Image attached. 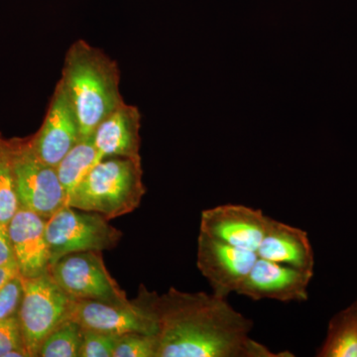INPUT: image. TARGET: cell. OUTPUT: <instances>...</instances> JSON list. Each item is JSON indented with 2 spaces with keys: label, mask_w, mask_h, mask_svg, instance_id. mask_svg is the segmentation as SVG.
Returning a JSON list of instances; mask_svg holds the SVG:
<instances>
[{
  "label": "cell",
  "mask_w": 357,
  "mask_h": 357,
  "mask_svg": "<svg viewBox=\"0 0 357 357\" xmlns=\"http://www.w3.org/2000/svg\"><path fill=\"white\" fill-rule=\"evenodd\" d=\"M256 253L269 261L314 271V249L307 232L272 218Z\"/></svg>",
  "instance_id": "obj_15"
},
{
  "label": "cell",
  "mask_w": 357,
  "mask_h": 357,
  "mask_svg": "<svg viewBox=\"0 0 357 357\" xmlns=\"http://www.w3.org/2000/svg\"><path fill=\"white\" fill-rule=\"evenodd\" d=\"M319 357H357V305L356 302L333 317Z\"/></svg>",
  "instance_id": "obj_16"
},
{
  "label": "cell",
  "mask_w": 357,
  "mask_h": 357,
  "mask_svg": "<svg viewBox=\"0 0 357 357\" xmlns=\"http://www.w3.org/2000/svg\"><path fill=\"white\" fill-rule=\"evenodd\" d=\"M20 208L10 144L0 133V222L8 225Z\"/></svg>",
  "instance_id": "obj_19"
},
{
  "label": "cell",
  "mask_w": 357,
  "mask_h": 357,
  "mask_svg": "<svg viewBox=\"0 0 357 357\" xmlns=\"http://www.w3.org/2000/svg\"><path fill=\"white\" fill-rule=\"evenodd\" d=\"M7 227L18 274L22 278H34L49 272L50 250L46 220L20 206Z\"/></svg>",
  "instance_id": "obj_13"
},
{
  "label": "cell",
  "mask_w": 357,
  "mask_h": 357,
  "mask_svg": "<svg viewBox=\"0 0 357 357\" xmlns=\"http://www.w3.org/2000/svg\"><path fill=\"white\" fill-rule=\"evenodd\" d=\"M70 319L86 331L117 335L129 333L156 335L158 333V324L154 312L138 298L126 305L74 300Z\"/></svg>",
  "instance_id": "obj_8"
},
{
  "label": "cell",
  "mask_w": 357,
  "mask_h": 357,
  "mask_svg": "<svg viewBox=\"0 0 357 357\" xmlns=\"http://www.w3.org/2000/svg\"><path fill=\"white\" fill-rule=\"evenodd\" d=\"M17 273L18 269L17 266H16V263L7 265L6 267H0V287H1L8 279H10L11 277H13L14 275Z\"/></svg>",
  "instance_id": "obj_25"
},
{
  "label": "cell",
  "mask_w": 357,
  "mask_h": 357,
  "mask_svg": "<svg viewBox=\"0 0 357 357\" xmlns=\"http://www.w3.org/2000/svg\"><path fill=\"white\" fill-rule=\"evenodd\" d=\"M140 128L139 109L124 102L96 128L91 136L100 159H141Z\"/></svg>",
  "instance_id": "obj_14"
},
{
  "label": "cell",
  "mask_w": 357,
  "mask_h": 357,
  "mask_svg": "<svg viewBox=\"0 0 357 357\" xmlns=\"http://www.w3.org/2000/svg\"><path fill=\"white\" fill-rule=\"evenodd\" d=\"M23 297V279L14 275L0 287V319L16 316Z\"/></svg>",
  "instance_id": "obj_23"
},
{
  "label": "cell",
  "mask_w": 357,
  "mask_h": 357,
  "mask_svg": "<svg viewBox=\"0 0 357 357\" xmlns=\"http://www.w3.org/2000/svg\"><path fill=\"white\" fill-rule=\"evenodd\" d=\"M15 263L13 244L9 237L8 227L0 222V267Z\"/></svg>",
  "instance_id": "obj_24"
},
{
  "label": "cell",
  "mask_w": 357,
  "mask_h": 357,
  "mask_svg": "<svg viewBox=\"0 0 357 357\" xmlns=\"http://www.w3.org/2000/svg\"><path fill=\"white\" fill-rule=\"evenodd\" d=\"M158 351L156 335L129 333L121 335L114 357H158Z\"/></svg>",
  "instance_id": "obj_20"
},
{
  "label": "cell",
  "mask_w": 357,
  "mask_h": 357,
  "mask_svg": "<svg viewBox=\"0 0 357 357\" xmlns=\"http://www.w3.org/2000/svg\"><path fill=\"white\" fill-rule=\"evenodd\" d=\"M79 140L81 128L76 112L59 81L41 128L30 136L31 146L42 161L56 167Z\"/></svg>",
  "instance_id": "obj_11"
},
{
  "label": "cell",
  "mask_w": 357,
  "mask_h": 357,
  "mask_svg": "<svg viewBox=\"0 0 357 357\" xmlns=\"http://www.w3.org/2000/svg\"><path fill=\"white\" fill-rule=\"evenodd\" d=\"M269 218L259 208L243 204H220L202 211L199 232L234 248L256 252Z\"/></svg>",
  "instance_id": "obj_10"
},
{
  "label": "cell",
  "mask_w": 357,
  "mask_h": 357,
  "mask_svg": "<svg viewBox=\"0 0 357 357\" xmlns=\"http://www.w3.org/2000/svg\"><path fill=\"white\" fill-rule=\"evenodd\" d=\"M121 77L116 61L86 40H77L68 49L60 82L76 112L81 139L91 138L124 102Z\"/></svg>",
  "instance_id": "obj_2"
},
{
  "label": "cell",
  "mask_w": 357,
  "mask_h": 357,
  "mask_svg": "<svg viewBox=\"0 0 357 357\" xmlns=\"http://www.w3.org/2000/svg\"><path fill=\"white\" fill-rule=\"evenodd\" d=\"M145 192L142 159L110 157L93 167L68 196L67 206L110 220L135 211Z\"/></svg>",
  "instance_id": "obj_3"
},
{
  "label": "cell",
  "mask_w": 357,
  "mask_h": 357,
  "mask_svg": "<svg viewBox=\"0 0 357 357\" xmlns=\"http://www.w3.org/2000/svg\"><path fill=\"white\" fill-rule=\"evenodd\" d=\"M46 237L51 265L70 253L112 250L119 245L122 232L100 213L66 204L46 220Z\"/></svg>",
  "instance_id": "obj_5"
},
{
  "label": "cell",
  "mask_w": 357,
  "mask_h": 357,
  "mask_svg": "<svg viewBox=\"0 0 357 357\" xmlns=\"http://www.w3.org/2000/svg\"><path fill=\"white\" fill-rule=\"evenodd\" d=\"M121 335L84 330L79 357H114Z\"/></svg>",
  "instance_id": "obj_22"
},
{
  "label": "cell",
  "mask_w": 357,
  "mask_h": 357,
  "mask_svg": "<svg viewBox=\"0 0 357 357\" xmlns=\"http://www.w3.org/2000/svg\"><path fill=\"white\" fill-rule=\"evenodd\" d=\"M356 304L357 305V299H356Z\"/></svg>",
  "instance_id": "obj_26"
},
{
  "label": "cell",
  "mask_w": 357,
  "mask_h": 357,
  "mask_svg": "<svg viewBox=\"0 0 357 357\" xmlns=\"http://www.w3.org/2000/svg\"><path fill=\"white\" fill-rule=\"evenodd\" d=\"M100 161L93 137L81 139L56 166L61 184L68 196L93 167Z\"/></svg>",
  "instance_id": "obj_17"
},
{
  "label": "cell",
  "mask_w": 357,
  "mask_h": 357,
  "mask_svg": "<svg viewBox=\"0 0 357 357\" xmlns=\"http://www.w3.org/2000/svg\"><path fill=\"white\" fill-rule=\"evenodd\" d=\"M0 357H28L17 314L0 319Z\"/></svg>",
  "instance_id": "obj_21"
},
{
  "label": "cell",
  "mask_w": 357,
  "mask_h": 357,
  "mask_svg": "<svg viewBox=\"0 0 357 357\" xmlns=\"http://www.w3.org/2000/svg\"><path fill=\"white\" fill-rule=\"evenodd\" d=\"M138 299L158 324V357H293L274 352L251 337L252 319L225 298L170 288L159 295L141 285Z\"/></svg>",
  "instance_id": "obj_1"
},
{
  "label": "cell",
  "mask_w": 357,
  "mask_h": 357,
  "mask_svg": "<svg viewBox=\"0 0 357 357\" xmlns=\"http://www.w3.org/2000/svg\"><path fill=\"white\" fill-rule=\"evenodd\" d=\"M84 330L77 321L67 319L47 337L40 349L41 357H79Z\"/></svg>",
  "instance_id": "obj_18"
},
{
  "label": "cell",
  "mask_w": 357,
  "mask_h": 357,
  "mask_svg": "<svg viewBox=\"0 0 357 357\" xmlns=\"http://www.w3.org/2000/svg\"><path fill=\"white\" fill-rule=\"evenodd\" d=\"M49 273L72 299L119 305L130 303L105 266L102 251L63 256L52 263Z\"/></svg>",
  "instance_id": "obj_7"
},
{
  "label": "cell",
  "mask_w": 357,
  "mask_h": 357,
  "mask_svg": "<svg viewBox=\"0 0 357 357\" xmlns=\"http://www.w3.org/2000/svg\"><path fill=\"white\" fill-rule=\"evenodd\" d=\"M9 144L20 206L48 220L67 204V192L56 167L37 156L30 137L11 138Z\"/></svg>",
  "instance_id": "obj_6"
},
{
  "label": "cell",
  "mask_w": 357,
  "mask_h": 357,
  "mask_svg": "<svg viewBox=\"0 0 357 357\" xmlns=\"http://www.w3.org/2000/svg\"><path fill=\"white\" fill-rule=\"evenodd\" d=\"M314 271L257 258L237 295L252 301L306 302Z\"/></svg>",
  "instance_id": "obj_12"
},
{
  "label": "cell",
  "mask_w": 357,
  "mask_h": 357,
  "mask_svg": "<svg viewBox=\"0 0 357 357\" xmlns=\"http://www.w3.org/2000/svg\"><path fill=\"white\" fill-rule=\"evenodd\" d=\"M255 251L234 248L199 232L197 266L213 293L227 298L237 293L257 260Z\"/></svg>",
  "instance_id": "obj_9"
},
{
  "label": "cell",
  "mask_w": 357,
  "mask_h": 357,
  "mask_svg": "<svg viewBox=\"0 0 357 357\" xmlns=\"http://www.w3.org/2000/svg\"><path fill=\"white\" fill-rule=\"evenodd\" d=\"M23 279V297L17 317L25 349L38 356L47 337L70 319L72 298L56 283L49 272Z\"/></svg>",
  "instance_id": "obj_4"
}]
</instances>
